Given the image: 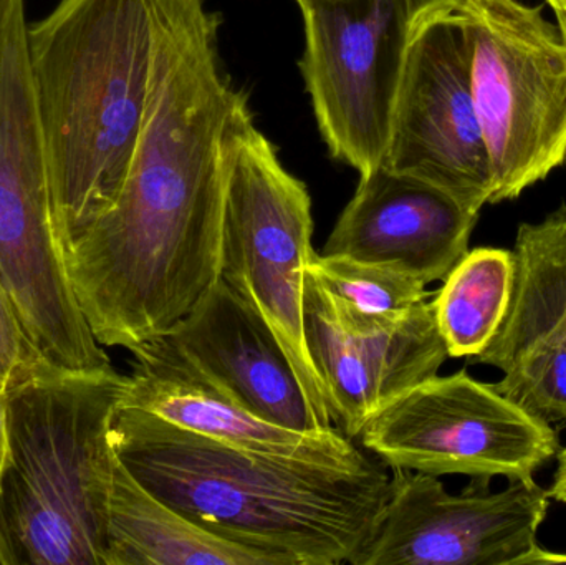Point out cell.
I'll return each mask as SVG.
<instances>
[{
  "label": "cell",
  "instance_id": "13",
  "mask_svg": "<svg viewBox=\"0 0 566 565\" xmlns=\"http://www.w3.org/2000/svg\"><path fill=\"white\" fill-rule=\"evenodd\" d=\"M305 338L328 398L333 423L358 440L363 428L416 385L438 375L449 358L432 301L416 305L392 331L355 335L343 331L318 282L306 271Z\"/></svg>",
  "mask_w": 566,
  "mask_h": 565
},
{
  "label": "cell",
  "instance_id": "9",
  "mask_svg": "<svg viewBox=\"0 0 566 565\" xmlns=\"http://www.w3.org/2000/svg\"><path fill=\"white\" fill-rule=\"evenodd\" d=\"M303 80L329 155L359 176L382 165L412 29L408 0H298Z\"/></svg>",
  "mask_w": 566,
  "mask_h": 565
},
{
  "label": "cell",
  "instance_id": "4",
  "mask_svg": "<svg viewBox=\"0 0 566 565\" xmlns=\"http://www.w3.org/2000/svg\"><path fill=\"white\" fill-rule=\"evenodd\" d=\"M125 387L115 368L65 370L46 358L13 381L0 481L7 564L105 565L118 460L112 428Z\"/></svg>",
  "mask_w": 566,
  "mask_h": 565
},
{
  "label": "cell",
  "instance_id": "17",
  "mask_svg": "<svg viewBox=\"0 0 566 565\" xmlns=\"http://www.w3.org/2000/svg\"><path fill=\"white\" fill-rule=\"evenodd\" d=\"M514 252L479 248L454 265L436 295L434 312L449 357L475 358L497 334L511 307Z\"/></svg>",
  "mask_w": 566,
  "mask_h": 565
},
{
  "label": "cell",
  "instance_id": "26",
  "mask_svg": "<svg viewBox=\"0 0 566 565\" xmlns=\"http://www.w3.org/2000/svg\"><path fill=\"white\" fill-rule=\"evenodd\" d=\"M548 6L554 9V12H566V0H545Z\"/></svg>",
  "mask_w": 566,
  "mask_h": 565
},
{
  "label": "cell",
  "instance_id": "5",
  "mask_svg": "<svg viewBox=\"0 0 566 565\" xmlns=\"http://www.w3.org/2000/svg\"><path fill=\"white\" fill-rule=\"evenodd\" d=\"M0 275L30 342L50 364L112 370L80 307L56 236L25 0L0 7Z\"/></svg>",
  "mask_w": 566,
  "mask_h": 565
},
{
  "label": "cell",
  "instance_id": "10",
  "mask_svg": "<svg viewBox=\"0 0 566 565\" xmlns=\"http://www.w3.org/2000/svg\"><path fill=\"white\" fill-rule=\"evenodd\" d=\"M482 481L451 494L438 477L391 470L388 498L349 565L534 564L548 491L534 478L499 493Z\"/></svg>",
  "mask_w": 566,
  "mask_h": 565
},
{
  "label": "cell",
  "instance_id": "6",
  "mask_svg": "<svg viewBox=\"0 0 566 565\" xmlns=\"http://www.w3.org/2000/svg\"><path fill=\"white\" fill-rule=\"evenodd\" d=\"M222 165L221 278L277 335L313 411L333 428L325 387L305 338V275L315 255L312 198L255 126L244 93L226 126Z\"/></svg>",
  "mask_w": 566,
  "mask_h": 565
},
{
  "label": "cell",
  "instance_id": "29",
  "mask_svg": "<svg viewBox=\"0 0 566 565\" xmlns=\"http://www.w3.org/2000/svg\"><path fill=\"white\" fill-rule=\"evenodd\" d=\"M296 3H298V0H295Z\"/></svg>",
  "mask_w": 566,
  "mask_h": 565
},
{
  "label": "cell",
  "instance_id": "14",
  "mask_svg": "<svg viewBox=\"0 0 566 565\" xmlns=\"http://www.w3.org/2000/svg\"><path fill=\"white\" fill-rule=\"evenodd\" d=\"M478 219L442 189L379 165L359 176L322 254L389 265L428 285L468 254Z\"/></svg>",
  "mask_w": 566,
  "mask_h": 565
},
{
  "label": "cell",
  "instance_id": "1",
  "mask_svg": "<svg viewBox=\"0 0 566 565\" xmlns=\"http://www.w3.org/2000/svg\"><path fill=\"white\" fill-rule=\"evenodd\" d=\"M155 83L113 205L66 252L103 347L168 335L221 279L222 139L239 92L222 70L206 0H156Z\"/></svg>",
  "mask_w": 566,
  "mask_h": 565
},
{
  "label": "cell",
  "instance_id": "7",
  "mask_svg": "<svg viewBox=\"0 0 566 565\" xmlns=\"http://www.w3.org/2000/svg\"><path fill=\"white\" fill-rule=\"evenodd\" d=\"M491 163V205L518 198L566 158V43L544 7L472 0L458 12Z\"/></svg>",
  "mask_w": 566,
  "mask_h": 565
},
{
  "label": "cell",
  "instance_id": "24",
  "mask_svg": "<svg viewBox=\"0 0 566 565\" xmlns=\"http://www.w3.org/2000/svg\"><path fill=\"white\" fill-rule=\"evenodd\" d=\"M557 460V473H555L554 483H552L551 490L547 491L551 500L566 504V448L564 451L558 453Z\"/></svg>",
  "mask_w": 566,
  "mask_h": 565
},
{
  "label": "cell",
  "instance_id": "21",
  "mask_svg": "<svg viewBox=\"0 0 566 565\" xmlns=\"http://www.w3.org/2000/svg\"><path fill=\"white\" fill-rule=\"evenodd\" d=\"M43 358L30 342L12 295L0 275V394L7 395L13 381Z\"/></svg>",
  "mask_w": 566,
  "mask_h": 565
},
{
  "label": "cell",
  "instance_id": "18",
  "mask_svg": "<svg viewBox=\"0 0 566 565\" xmlns=\"http://www.w3.org/2000/svg\"><path fill=\"white\" fill-rule=\"evenodd\" d=\"M511 307L497 332L541 335L566 350V205L518 228Z\"/></svg>",
  "mask_w": 566,
  "mask_h": 565
},
{
  "label": "cell",
  "instance_id": "20",
  "mask_svg": "<svg viewBox=\"0 0 566 565\" xmlns=\"http://www.w3.org/2000/svg\"><path fill=\"white\" fill-rule=\"evenodd\" d=\"M504 374L492 387L548 425H566V350L538 335L501 334L474 358Z\"/></svg>",
  "mask_w": 566,
  "mask_h": 565
},
{
  "label": "cell",
  "instance_id": "8",
  "mask_svg": "<svg viewBox=\"0 0 566 565\" xmlns=\"http://www.w3.org/2000/svg\"><path fill=\"white\" fill-rule=\"evenodd\" d=\"M356 443L389 470L532 480L557 431L465 370L429 378L379 411Z\"/></svg>",
  "mask_w": 566,
  "mask_h": 565
},
{
  "label": "cell",
  "instance_id": "12",
  "mask_svg": "<svg viewBox=\"0 0 566 565\" xmlns=\"http://www.w3.org/2000/svg\"><path fill=\"white\" fill-rule=\"evenodd\" d=\"M119 407L135 408L166 423L245 450L298 458L343 470H369L381 461L338 428L289 430L262 420L205 374L169 335L132 352Z\"/></svg>",
  "mask_w": 566,
  "mask_h": 565
},
{
  "label": "cell",
  "instance_id": "22",
  "mask_svg": "<svg viewBox=\"0 0 566 565\" xmlns=\"http://www.w3.org/2000/svg\"><path fill=\"white\" fill-rule=\"evenodd\" d=\"M472 0H408L411 29L421 25L432 17L461 12Z\"/></svg>",
  "mask_w": 566,
  "mask_h": 565
},
{
  "label": "cell",
  "instance_id": "15",
  "mask_svg": "<svg viewBox=\"0 0 566 565\" xmlns=\"http://www.w3.org/2000/svg\"><path fill=\"white\" fill-rule=\"evenodd\" d=\"M168 335L262 420L303 433L332 430L313 411L277 335L224 279Z\"/></svg>",
  "mask_w": 566,
  "mask_h": 565
},
{
  "label": "cell",
  "instance_id": "16",
  "mask_svg": "<svg viewBox=\"0 0 566 565\" xmlns=\"http://www.w3.org/2000/svg\"><path fill=\"white\" fill-rule=\"evenodd\" d=\"M105 565L277 564L265 554L202 530L146 490L118 458L109 498Z\"/></svg>",
  "mask_w": 566,
  "mask_h": 565
},
{
  "label": "cell",
  "instance_id": "2",
  "mask_svg": "<svg viewBox=\"0 0 566 565\" xmlns=\"http://www.w3.org/2000/svg\"><path fill=\"white\" fill-rule=\"evenodd\" d=\"M112 440L146 490L202 530L277 565L352 563L391 483L382 463L343 470L245 450L119 405Z\"/></svg>",
  "mask_w": 566,
  "mask_h": 565
},
{
  "label": "cell",
  "instance_id": "11",
  "mask_svg": "<svg viewBox=\"0 0 566 565\" xmlns=\"http://www.w3.org/2000/svg\"><path fill=\"white\" fill-rule=\"evenodd\" d=\"M382 165L442 189L472 211L491 205V163L459 13L432 17L412 30Z\"/></svg>",
  "mask_w": 566,
  "mask_h": 565
},
{
  "label": "cell",
  "instance_id": "27",
  "mask_svg": "<svg viewBox=\"0 0 566 565\" xmlns=\"http://www.w3.org/2000/svg\"><path fill=\"white\" fill-rule=\"evenodd\" d=\"M0 565H9L7 564L6 550H3L2 540H0Z\"/></svg>",
  "mask_w": 566,
  "mask_h": 565
},
{
  "label": "cell",
  "instance_id": "28",
  "mask_svg": "<svg viewBox=\"0 0 566 565\" xmlns=\"http://www.w3.org/2000/svg\"><path fill=\"white\" fill-rule=\"evenodd\" d=\"M2 2H3V0H0V3H2Z\"/></svg>",
  "mask_w": 566,
  "mask_h": 565
},
{
  "label": "cell",
  "instance_id": "3",
  "mask_svg": "<svg viewBox=\"0 0 566 565\" xmlns=\"http://www.w3.org/2000/svg\"><path fill=\"white\" fill-rule=\"evenodd\" d=\"M156 0H60L29 25L33 96L63 254L113 205L155 83Z\"/></svg>",
  "mask_w": 566,
  "mask_h": 565
},
{
  "label": "cell",
  "instance_id": "25",
  "mask_svg": "<svg viewBox=\"0 0 566 565\" xmlns=\"http://www.w3.org/2000/svg\"><path fill=\"white\" fill-rule=\"evenodd\" d=\"M558 20V29H560L562 36H564L566 43V12H555Z\"/></svg>",
  "mask_w": 566,
  "mask_h": 565
},
{
  "label": "cell",
  "instance_id": "23",
  "mask_svg": "<svg viewBox=\"0 0 566 565\" xmlns=\"http://www.w3.org/2000/svg\"><path fill=\"white\" fill-rule=\"evenodd\" d=\"M10 454L9 411H7V395L0 394V481L6 471Z\"/></svg>",
  "mask_w": 566,
  "mask_h": 565
},
{
  "label": "cell",
  "instance_id": "19",
  "mask_svg": "<svg viewBox=\"0 0 566 565\" xmlns=\"http://www.w3.org/2000/svg\"><path fill=\"white\" fill-rule=\"evenodd\" d=\"M333 317L349 334L392 331L428 299L426 284L389 265L345 255H313L308 265Z\"/></svg>",
  "mask_w": 566,
  "mask_h": 565
}]
</instances>
